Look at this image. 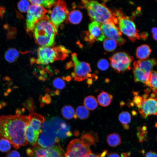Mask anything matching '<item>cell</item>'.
I'll use <instances>...</instances> for the list:
<instances>
[{
  "instance_id": "obj_7",
  "label": "cell",
  "mask_w": 157,
  "mask_h": 157,
  "mask_svg": "<svg viewBox=\"0 0 157 157\" xmlns=\"http://www.w3.org/2000/svg\"><path fill=\"white\" fill-rule=\"evenodd\" d=\"M87 1L95 14V22L101 24L105 22L110 21L116 25L118 24V20L115 13L112 12L105 5L94 0H87Z\"/></svg>"
},
{
  "instance_id": "obj_49",
  "label": "cell",
  "mask_w": 157,
  "mask_h": 157,
  "mask_svg": "<svg viewBox=\"0 0 157 157\" xmlns=\"http://www.w3.org/2000/svg\"><path fill=\"white\" fill-rule=\"evenodd\" d=\"M38 79L42 81H44L46 80L45 78L43 76L41 75L40 76L38 77Z\"/></svg>"
},
{
  "instance_id": "obj_3",
  "label": "cell",
  "mask_w": 157,
  "mask_h": 157,
  "mask_svg": "<svg viewBox=\"0 0 157 157\" xmlns=\"http://www.w3.org/2000/svg\"><path fill=\"white\" fill-rule=\"evenodd\" d=\"M96 141L97 139L91 133L83 134L80 138L70 142L64 157H85L91 152L90 146L95 144Z\"/></svg>"
},
{
  "instance_id": "obj_62",
  "label": "cell",
  "mask_w": 157,
  "mask_h": 157,
  "mask_svg": "<svg viewBox=\"0 0 157 157\" xmlns=\"http://www.w3.org/2000/svg\"><path fill=\"white\" fill-rule=\"evenodd\" d=\"M156 1H157V0Z\"/></svg>"
},
{
  "instance_id": "obj_59",
  "label": "cell",
  "mask_w": 157,
  "mask_h": 157,
  "mask_svg": "<svg viewBox=\"0 0 157 157\" xmlns=\"http://www.w3.org/2000/svg\"><path fill=\"white\" fill-rule=\"evenodd\" d=\"M40 105L41 107H43L44 106V104L42 102L40 103Z\"/></svg>"
},
{
  "instance_id": "obj_46",
  "label": "cell",
  "mask_w": 157,
  "mask_h": 157,
  "mask_svg": "<svg viewBox=\"0 0 157 157\" xmlns=\"http://www.w3.org/2000/svg\"><path fill=\"white\" fill-rule=\"evenodd\" d=\"M51 101V99L50 95H48L46 99L45 100V103L47 104H49Z\"/></svg>"
},
{
  "instance_id": "obj_12",
  "label": "cell",
  "mask_w": 157,
  "mask_h": 157,
  "mask_svg": "<svg viewBox=\"0 0 157 157\" xmlns=\"http://www.w3.org/2000/svg\"><path fill=\"white\" fill-rule=\"evenodd\" d=\"M148 96L146 94L142 95V101L136 106L140 115L144 118L149 115H157V98L152 96L147 98Z\"/></svg>"
},
{
  "instance_id": "obj_44",
  "label": "cell",
  "mask_w": 157,
  "mask_h": 157,
  "mask_svg": "<svg viewBox=\"0 0 157 157\" xmlns=\"http://www.w3.org/2000/svg\"><path fill=\"white\" fill-rule=\"evenodd\" d=\"M107 157H120V156L116 152H112L108 155Z\"/></svg>"
},
{
  "instance_id": "obj_31",
  "label": "cell",
  "mask_w": 157,
  "mask_h": 157,
  "mask_svg": "<svg viewBox=\"0 0 157 157\" xmlns=\"http://www.w3.org/2000/svg\"><path fill=\"white\" fill-rule=\"evenodd\" d=\"M76 114L80 119H84L89 117L90 113L88 110L84 106H80L76 108Z\"/></svg>"
},
{
  "instance_id": "obj_48",
  "label": "cell",
  "mask_w": 157,
  "mask_h": 157,
  "mask_svg": "<svg viewBox=\"0 0 157 157\" xmlns=\"http://www.w3.org/2000/svg\"><path fill=\"white\" fill-rule=\"evenodd\" d=\"M130 154V152L128 153H123L121 154L122 157H128Z\"/></svg>"
},
{
  "instance_id": "obj_29",
  "label": "cell",
  "mask_w": 157,
  "mask_h": 157,
  "mask_svg": "<svg viewBox=\"0 0 157 157\" xmlns=\"http://www.w3.org/2000/svg\"><path fill=\"white\" fill-rule=\"evenodd\" d=\"M83 104L86 108L90 110L95 109L98 105L97 99L94 97L92 95L88 96L85 98Z\"/></svg>"
},
{
  "instance_id": "obj_6",
  "label": "cell",
  "mask_w": 157,
  "mask_h": 157,
  "mask_svg": "<svg viewBox=\"0 0 157 157\" xmlns=\"http://www.w3.org/2000/svg\"><path fill=\"white\" fill-rule=\"evenodd\" d=\"M115 13L118 20V27L121 32L126 35L132 42L140 40V36L134 23L121 11L117 10Z\"/></svg>"
},
{
  "instance_id": "obj_25",
  "label": "cell",
  "mask_w": 157,
  "mask_h": 157,
  "mask_svg": "<svg viewBox=\"0 0 157 157\" xmlns=\"http://www.w3.org/2000/svg\"><path fill=\"white\" fill-rule=\"evenodd\" d=\"M118 119L124 129L126 130H128L129 128V124L131 121V117L130 114L127 111H122L119 114Z\"/></svg>"
},
{
  "instance_id": "obj_18",
  "label": "cell",
  "mask_w": 157,
  "mask_h": 157,
  "mask_svg": "<svg viewBox=\"0 0 157 157\" xmlns=\"http://www.w3.org/2000/svg\"><path fill=\"white\" fill-rule=\"evenodd\" d=\"M133 73L135 82H142L146 85L149 86L151 73H145L134 65H133Z\"/></svg>"
},
{
  "instance_id": "obj_9",
  "label": "cell",
  "mask_w": 157,
  "mask_h": 157,
  "mask_svg": "<svg viewBox=\"0 0 157 157\" xmlns=\"http://www.w3.org/2000/svg\"><path fill=\"white\" fill-rule=\"evenodd\" d=\"M49 11L35 5H31L28 11L26 19V31L28 32L33 30L36 25L46 16Z\"/></svg>"
},
{
  "instance_id": "obj_16",
  "label": "cell",
  "mask_w": 157,
  "mask_h": 157,
  "mask_svg": "<svg viewBox=\"0 0 157 157\" xmlns=\"http://www.w3.org/2000/svg\"><path fill=\"white\" fill-rule=\"evenodd\" d=\"M157 65V60L154 58L139 60L135 61L133 65L138 67L143 72L150 73L153 71V68Z\"/></svg>"
},
{
  "instance_id": "obj_11",
  "label": "cell",
  "mask_w": 157,
  "mask_h": 157,
  "mask_svg": "<svg viewBox=\"0 0 157 157\" xmlns=\"http://www.w3.org/2000/svg\"><path fill=\"white\" fill-rule=\"evenodd\" d=\"M54 6L52 10L50 12V20L58 31V26L68 17L69 11L66 8V2L64 1H57Z\"/></svg>"
},
{
  "instance_id": "obj_13",
  "label": "cell",
  "mask_w": 157,
  "mask_h": 157,
  "mask_svg": "<svg viewBox=\"0 0 157 157\" xmlns=\"http://www.w3.org/2000/svg\"><path fill=\"white\" fill-rule=\"evenodd\" d=\"M100 27L103 34L108 38L115 40L117 44L121 45L125 42V40L118 27L113 22L107 21L100 24Z\"/></svg>"
},
{
  "instance_id": "obj_38",
  "label": "cell",
  "mask_w": 157,
  "mask_h": 157,
  "mask_svg": "<svg viewBox=\"0 0 157 157\" xmlns=\"http://www.w3.org/2000/svg\"><path fill=\"white\" fill-rule=\"evenodd\" d=\"M23 104L31 113H34L33 100L31 98H28Z\"/></svg>"
},
{
  "instance_id": "obj_10",
  "label": "cell",
  "mask_w": 157,
  "mask_h": 157,
  "mask_svg": "<svg viewBox=\"0 0 157 157\" xmlns=\"http://www.w3.org/2000/svg\"><path fill=\"white\" fill-rule=\"evenodd\" d=\"M71 57L73 63V67L74 68V72L75 75L74 78V81H81L93 77V75L90 73L92 70L89 63L80 61L78 59L77 54L75 53H72Z\"/></svg>"
},
{
  "instance_id": "obj_53",
  "label": "cell",
  "mask_w": 157,
  "mask_h": 157,
  "mask_svg": "<svg viewBox=\"0 0 157 157\" xmlns=\"http://www.w3.org/2000/svg\"><path fill=\"white\" fill-rule=\"evenodd\" d=\"M71 75L72 77V78H74L75 77V74L74 72H72L71 73Z\"/></svg>"
},
{
  "instance_id": "obj_1",
  "label": "cell",
  "mask_w": 157,
  "mask_h": 157,
  "mask_svg": "<svg viewBox=\"0 0 157 157\" xmlns=\"http://www.w3.org/2000/svg\"><path fill=\"white\" fill-rule=\"evenodd\" d=\"M29 115L20 114L0 116V139L8 140L16 149L28 144L25 131L30 121Z\"/></svg>"
},
{
  "instance_id": "obj_58",
  "label": "cell",
  "mask_w": 157,
  "mask_h": 157,
  "mask_svg": "<svg viewBox=\"0 0 157 157\" xmlns=\"http://www.w3.org/2000/svg\"><path fill=\"white\" fill-rule=\"evenodd\" d=\"M55 72L56 74H58L59 72V71L58 69H56L55 71Z\"/></svg>"
},
{
  "instance_id": "obj_24",
  "label": "cell",
  "mask_w": 157,
  "mask_h": 157,
  "mask_svg": "<svg viewBox=\"0 0 157 157\" xmlns=\"http://www.w3.org/2000/svg\"><path fill=\"white\" fill-rule=\"evenodd\" d=\"M107 142L109 146L115 147L119 145L121 143V140L119 135L116 133L109 134L107 137Z\"/></svg>"
},
{
  "instance_id": "obj_5",
  "label": "cell",
  "mask_w": 157,
  "mask_h": 157,
  "mask_svg": "<svg viewBox=\"0 0 157 157\" xmlns=\"http://www.w3.org/2000/svg\"><path fill=\"white\" fill-rule=\"evenodd\" d=\"M42 130L56 138L63 139L72 135L70 127L62 119L54 117L43 123Z\"/></svg>"
},
{
  "instance_id": "obj_40",
  "label": "cell",
  "mask_w": 157,
  "mask_h": 157,
  "mask_svg": "<svg viewBox=\"0 0 157 157\" xmlns=\"http://www.w3.org/2000/svg\"><path fill=\"white\" fill-rule=\"evenodd\" d=\"M6 157H20V155L17 151L13 150L9 152Z\"/></svg>"
},
{
  "instance_id": "obj_55",
  "label": "cell",
  "mask_w": 157,
  "mask_h": 157,
  "mask_svg": "<svg viewBox=\"0 0 157 157\" xmlns=\"http://www.w3.org/2000/svg\"><path fill=\"white\" fill-rule=\"evenodd\" d=\"M51 94L52 96H53L55 95V92L54 91H52L51 93Z\"/></svg>"
},
{
  "instance_id": "obj_26",
  "label": "cell",
  "mask_w": 157,
  "mask_h": 157,
  "mask_svg": "<svg viewBox=\"0 0 157 157\" xmlns=\"http://www.w3.org/2000/svg\"><path fill=\"white\" fill-rule=\"evenodd\" d=\"M63 117L67 119H71L73 118L76 119L77 116L76 114L74 108L70 105L63 106L61 110Z\"/></svg>"
},
{
  "instance_id": "obj_4",
  "label": "cell",
  "mask_w": 157,
  "mask_h": 157,
  "mask_svg": "<svg viewBox=\"0 0 157 157\" xmlns=\"http://www.w3.org/2000/svg\"><path fill=\"white\" fill-rule=\"evenodd\" d=\"M70 51L62 46L53 47H40L37 50L38 64L47 65L56 60H63L68 56Z\"/></svg>"
},
{
  "instance_id": "obj_27",
  "label": "cell",
  "mask_w": 157,
  "mask_h": 157,
  "mask_svg": "<svg viewBox=\"0 0 157 157\" xmlns=\"http://www.w3.org/2000/svg\"><path fill=\"white\" fill-rule=\"evenodd\" d=\"M82 17V14L80 11L78 10H74L69 14L68 18L70 23L76 24L81 22Z\"/></svg>"
},
{
  "instance_id": "obj_15",
  "label": "cell",
  "mask_w": 157,
  "mask_h": 157,
  "mask_svg": "<svg viewBox=\"0 0 157 157\" xmlns=\"http://www.w3.org/2000/svg\"><path fill=\"white\" fill-rule=\"evenodd\" d=\"M59 139L42 130L38 140V144L44 148L52 147L59 144Z\"/></svg>"
},
{
  "instance_id": "obj_8",
  "label": "cell",
  "mask_w": 157,
  "mask_h": 157,
  "mask_svg": "<svg viewBox=\"0 0 157 157\" xmlns=\"http://www.w3.org/2000/svg\"><path fill=\"white\" fill-rule=\"evenodd\" d=\"M132 56L124 52H118L109 58L111 67L118 73L130 70L133 60Z\"/></svg>"
},
{
  "instance_id": "obj_56",
  "label": "cell",
  "mask_w": 157,
  "mask_h": 157,
  "mask_svg": "<svg viewBox=\"0 0 157 157\" xmlns=\"http://www.w3.org/2000/svg\"><path fill=\"white\" fill-rule=\"evenodd\" d=\"M38 69L40 70L42 69L43 68V67L42 66L39 65L38 66Z\"/></svg>"
},
{
  "instance_id": "obj_21",
  "label": "cell",
  "mask_w": 157,
  "mask_h": 157,
  "mask_svg": "<svg viewBox=\"0 0 157 157\" xmlns=\"http://www.w3.org/2000/svg\"><path fill=\"white\" fill-rule=\"evenodd\" d=\"M151 49L148 45L143 44L137 47L136 51L137 58L140 60L147 59L150 55Z\"/></svg>"
},
{
  "instance_id": "obj_32",
  "label": "cell",
  "mask_w": 157,
  "mask_h": 157,
  "mask_svg": "<svg viewBox=\"0 0 157 157\" xmlns=\"http://www.w3.org/2000/svg\"><path fill=\"white\" fill-rule=\"evenodd\" d=\"M117 44V43L115 40L108 38L105 39L103 43L104 49L108 52L114 51L116 48Z\"/></svg>"
},
{
  "instance_id": "obj_23",
  "label": "cell",
  "mask_w": 157,
  "mask_h": 157,
  "mask_svg": "<svg viewBox=\"0 0 157 157\" xmlns=\"http://www.w3.org/2000/svg\"><path fill=\"white\" fill-rule=\"evenodd\" d=\"M46 148L48 157H64V151L59 144L52 147Z\"/></svg>"
},
{
  "instance_id": "obj_30",
  "label": "cell",
  "mask_w": 157,
  "mask_h": 157,
  "mask_svg": "<svg viewBox=\"0 0 157 157\" xmlns=\"http://www.w3.org/2000/svg\"><path fill=\"white\" fill-rule=\"evenodd\" d=\"M32 4L40 6L42 8H50L54 6L57 1L54 0H29Z\"/></svg>"
},
{
  "instance_id": "obj_50",
  "label": "cell",
  "mask_w": 157,
  "mask_h": 157,
  "mask_svg": "<svg viewBox=\"0 0 157 157\" xmlns=\"http://www.w3.org/2000/svg\"><path fill=\"white\" fill-rule=\"evenodd\" d=\"M39 72H40V73L41 75H44L46 73L44 70H43V69H41V70H40L39 71Z\"/></svg>"
},
{
  "instance_id": "obj_37",
  "label": "cell",
  "mask_w": 157,
  "mask_h": 157,
  "mask_svg": "<svg viewBox=\"0 0 157 157\" xmlns=\"http://www.w3.org/2000/svg\"><path fill=\"white\" fill-rule=\"evenodd\" d=\"M108 61L105 59L101 58L98 61L97 66L98 68L102 71L106 70L109 67Z\"/></svg>"
},
{
  "instance_id": "obj_39",
  "label": "cell",
  "mask_w": 157,
  "mask_h": 157,
  "mask_svg": "<svg viewBox=\"0 0 157 157\" xmlns=\"http://www.w3.org/2000/svg\"><path fill=\"white\" fill-rule=\"evenodd\" d=\"M108 155L107 150H104L102 153L99 154H96L91 152L88 154L85 157H106Z\"/></svg>"
},
{
  "instance_id": "obj_61",
  "label": "cell",
  "mask_w": 157,
  "mask_h": 157,
  "mask_svg": "<svg viewBox=\"0 0 157 157\" xmlns=\"http://www.w3.org/2000/svg\"><path fill=\"white\" fill-rule=\"evenodd\" d=\"M37 74V73L35 72H33V74L34 75H36Z\"/></svg>"
},
{
  "instance_id": "obj_47",
  "label": "cell",
  "mask_w": 157,
  "mask_h": 157,
  "mask_svg": "<svg viewBox=\"0 0 157 157\" xmlns=\"http://www.w3.org/2000/svg\"><path fill=\"white\" fill-rule=\"evenodd\" d=\"M92 80L91 78H88L86 81V83L88 85V86H90V85L92 84Z\"/></svg>"
},
{
  "instance_id": "obj_57",
  "label": "cell",
  "mask_w": 157,
  "mask_h": 157,
  "mask_svg": "<svg viewBox=\"0 0 157 157\" xmlns=\"http://www.w3.org/2000/svg\"><path fill=\"white\" fill-rule=\"evenodd\" d=\"M49 74V76L51 77L53 76V72H51Z\"/></svg>"
},
{
  "instance_id": "obj_51",
  "label": "cell",
  "mask_w": 157,
  "mask_h": 157,
  "mask_svg": "<svg viewBox=\"0 0 157 157\" xmlns=\"http://www.w3.org/2000/svg\"><path fill=\"white\" fill-rule=\"evenodd\" d=\"M71 79V77L69 76H67L66 78V80L67 81H70Z\"/></svg>"
},
{
  "instance_id": "obj_34",
  "label": "cell",
  "mask_w": 157,
  "mask_h": 157,
  "mask_svg": "<svg viewBox=\"0 0 157 157\" xmlns=\"http://www.w3.org/2000/svg\"><path fill=\"white\" fill-rule=\"evenodd\" d=\"M11 145L8 140L4 139H0V151L3 152L8 151L11 149Z\"/></svg>"
},
{
  "instance_id": "obj_45",
  "label": "cell",
  "mask_w": 157,
  "mask_h": 157,
  "mask_svg": "<svg viewBox=\"0 0 157 157\" xmlns=\"http://www.w3.org/2000/svg\"><path fill=\"white\" fill-rule=\"evenodd\" d=\"M73 66V62H72V61H70L67 63L65 66V68L66 69H67Z\"/></svg>"
},
{
  "instance_id": "obj_33",
  "label": "cell",
  "mask_w": 157,
  "mask_h": 157,
  "mask_svg": "<svg viewBox=\"0 0 157 157\" xmlns=\"http://www.w3.org/2000/svg\"><path fill=\"white\" fill-rule=\"evenodd\" d=\"M149 86L153 90L154 94L157 93V71L151 72Z\"/></svg>"
},
{
  "instance_id": "obj_14",
  "label": "cell",
  "mask_w": 157,
  "mask_h": 157,
  "mask_svg": "<svg viewBox=\"0 0 157 157\" xmlns=\"http://www.w3.org/2000/svg\"><path fill=\"white\" fill-rule=\"evenodd\" d=\"M101 24L93 21L88 25L89 31L86 33V40L91 43L95 41H102L105 39V36L100 27Z\"/></svg>"
},
{
  "instance_id": "obj_22",
  "label": "cell",
  "mask_w": 157,
  "mask_h": 157,
  "mask_svg": "<svg viewBox=\"0 0 157 157\" xmlns=\"http://www.w3.org/2000/svg\"><path fill=\"white\" fill-rule=\"evenodd\" d=\"M113 98L112 94L103 91L98 95L97 100L99 105L106 107L110 104Z\"/></svg>"
},
{
  "instance_id": "obj_36",
  "label": "cell",
  "mask_w": 157,
  "mask_h": 157,
  "mask_svg": "<svg viewBox=\"0 0 157 157\" xmlns=\"http://www.w3.org/2000/svg\"><path fill=\"white\" fill-rule=\"evenodd\" d=\"M53 86L59 90H63L66 86V83L60 77L55 78L53 81Z\"/></svg>"
},
{
  "instance_id": "obj_60",
  "label": "cell",
  "mask_w": 157,
  "mask_h": 157,
  "mask_svg": "<svg viewBox=\"0 0 157 157\" xmlns=\"http://www.w3.org/2000/svg\"><path fill=\"white\" fill-rule=\"evenodd\" d=\"M62 78H63V80H66V78L65 76H63Z\"/></svg>"
},
{
  "instance_id": "obj_2",
  "label": "cell",
  "mask_w": 157,
  "mask_h": 157,
  "mask_svg": "<svg viewBox=\"0 0 157 157\" xmlns=\"http://www.w3.org/2000/svg\"><path fill=\"white\" fill-rule=\"evenodd\" d=\"M33 33L37 44L41 47H51L54 42L58 31L47 15L36 25Z\"/></svg>"
},
{
  "instance_id": "obj_19",
  "label": "cell",
  "mask_w": 157,
  "mask_h": 157,
  "mask_svg": "<svg viewBox=\"0 0 157 157\" xmlns=\"http://www.w3.org/2000/svg\"><path fill=\"white\" fill-rule=\"evenodd\" d=\"M26 153L30 157H48L46 148L41 147L37 143L33 147L28 148Z\"/></svg>"
},
{
  "instance_id": "obj_42",
  "label": "cell",
  "mask_w": 157,
  "mask_h": 157,
  "mask_svg": "<svg viewBox=\"0 0 157 157\" xmlns=\"http://www.w3.org/2000/svg\"><path fill=\"white\" fill-rule=\"evenodd\" d=\"M145 157H157V153L154 151H149L146 153Z\"/></svg>"
},
{
  "instance_id": "obj_20",
  "label": "cell",
  "mask_w": 157,
  "mask_h": 157,
  "mask_svg": "<svg viewBox=\"0 0 157 157\" xmlns=\"http://www.w3.org/2000/svg\"><path fill=\"white\" fill-rule=\"evenodd\" d=\"M40 133L34 131L29 125L27 126L25 133L26 139L28 143L32 146L37 144Z\"/></svg>"
},
{
  "instance_id": "obj_43",
  "label": "cell",
  "mask_w": 157,
  "mask_h": 157,
  "mask_svg": "<svg viewBox=\"0 0 157 157\" xmlns=\"http://www.w3.org/2000/svg\"><path fill=\"white\" fill-rule=\"evenodd\" d=\"M140 38L144 40H146L148 38V34L147 32H144L141 33L140 35Z\"/></svg>"
},
{
  "instance_id": "obj_17",
  "label": "cell",
  "mask_w": 157,
  "mask_h": 157,
  "mask_svg": "<svg viewBox=\"0 0 157 157\" xmlns=\"http://www.w3.org/2000/svg\"><path fill=\"white\" fill-rule=\"evenodd\" d=\"M30 119L28 124L35 131L40 133L42 131V124L44 122V118L41 115L35 113L29 114Z\"/></svg>"
},
{
  "instance_id": "obj_35",
  "label": "cell",
  "mask_w": 157,
  "mask_h": 157,
  "mask_svg": "<svg viewBox=\"0 0 157 157\" xmlns=\"http://www.w3.org/2000/svg\"><path fill=\"white\" fill-rule=\"evenodd\" d=\"M30 6L29 2L28 1L25 0L20 1L17 4L19 10L22 13L28 11Z\"/></svg>"
},
{
  "instance_id": "obj_41",
  "label": "cell",
  "mask_w": 157,
  "mask_h": 157,
  "mask_svg": "<svg viewBox=\"0 0 157 157\" xmlns=\"http://www.w3.org/2000/svg\"><path fill=\"white\" fill-rule=\"evenodd\" d=\"M151 31L153 39L157 41V28L153 27L151 29Z\"/></svg>"
},
{
  "instance_id": "obj_52",
  "label": "cell",
  "mask_w": 157,
  "mask_h": 157,
  "mask_svg": "<svg viewBox=\"0 0 157 157\" xmlns=\"http://www.w3.org/2000/svg\"><path fill=\"white\" fill-rule=\"evenodd\" d=\"M55 94L57 95H59L60 94V91L58 90H56L55 92Z\"/></svg>"
},
{
  "instance_id": "obj_54",
  "label": "cell",
  "mask_w": 157,
  "mask_h": 157,
  "mask_svg": "<svg viewBox=\"0 0 157 157\" xmlns=\"http://www.w3.org/2000/svg\"><path fill=\"white\" fill-rule=\"evenodd\" d=\"M50 91V90L48 88H46V89L45 90V92L47 93L49 92Z\"/></svg>"
},
{
  "instance_id": "obj_28",
  "label": "cell",
  "mask_w": 157,
  "mask_h": 157,
  "mask_svg": "<svg viewBox=\"0 0 157 157\" xmlns=\"http://www.w3.org/2000/svg\"><path fill=\"white\" fill-rule=\"evenodd\" d=\"M19 53L15 49L10 48L6 52L4 57L5 59L10 63L15 62L19 56Z\"/></svg>"
}]
</instances>
